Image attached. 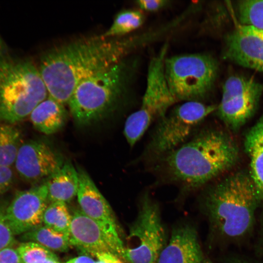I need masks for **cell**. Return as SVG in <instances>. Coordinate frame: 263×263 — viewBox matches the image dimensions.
<instances>
[{
	"label": "cell",
	"instance_id": "obj_20",
	"mask_svg": "<svg viewBox=\"0 0 263 263\" xmlns=\"http://www.w3.org/2000/svg\"><path fill=\"white\" fill-rule=\"evenodd\" d=\"M20 239L38 243L52 251L66 252L71 246L69 235L42 225L20 235Z\"/></svg>",
	"mask_w": 263,
	"mask_h": 263
},
{
	"label": "cell",
	"instance_id": "obj_13",
	"mask_svg": "<svg viewBox=\"0 0 263 263\" xmlns=\"http://www.w3.org/2000/svg\"><path fill=\"white\" fill-rule=\"evenodd\" d=\"M225 58L243 67L263 72V29L244 24L225 37Z\"/></svg>",
	"mask_w": 263,
	"mask_h": 263
},
{
	"label": "cell",
	"instance_id": "obj_8",
	"mask_svg": "<svg viewBox=\"0 0 263 263\" xmlns=\"http://www.w3.org/2000/svg\"><path fill=\"white\" fill-rule=\"evenodd\" d=\"M159 206L148 192L141 196L121 258L128 263H157L167 244Z\"/></svg>",
	"mask_w": 263,
	"mask_h": 263
},
{
	"label": "cell",
	"instance_id": "obj_26",
	"mask_svg": "<svg viewBox=\"0 0 263 263\" xmlns=\"http://www.w3.org/2000/svg\"><path fill=\"white\" fill-rule=\"evenodd\" d=\"M9 203L0 200V250L13 246L16 243L15 235L7 220L6 211Z\"/></svg>",
	"mask_w": 263,
	"mask_h": 263
},
{
	"label": "cell",
	"instance_id": "obj_33",
	"mask_svg": "<svg viewBox=\"0 0 263 263\" xmlns=\"http://www.w3.org/2000/svg\"><path fill=\"white\" fill-rule=\"evenodd\" d=\"M38 263H59L58 260H52V259H47V260H43Z\"/></svg>",
	"mask_w": 263,
	"mask_h": 263
},
{
	"label": "cell",
	"instance_id": "obj_3",
	"mask_svg": "<svg viewBox=\"0 0 263 263\" xmlns=\"http://www.w3.org/2000/svg\"><path fill=\"white\" fill-rule=\"evenodd\" d=\"M201 203L214 231L222 238L235 240L252 229L261 200L250 174L240 171L207 188Z\"/></svg>",
	"mask_w": 263,
	"mask_h": 263
},
{
	"label": "cell",
	"instance_id": "obj_10",
	"mask_svg": "<svg viewBox=\"0 0 263 263\" xmlns=\"http://www.w3.org/2000/svg\"><path fill=\"white\" fill-rule=\"evenodd\" d=\"M77 172L79 185L76 196L81 210L98 224L113 254L121 258L124 245L110 206L87 172L80 168Z\"/></svg>",
	"mask_w": 263,
	"mask_h": 263
},
{
	"label": "cell",
	"instance_id": "obj_35",
	"mask_svg": "<svg viewBox=\"0 0 263 263\" xmlns=\"http://www.w3.org/2000/svg\"><path fill=\"white\" fill-rule=\"evenodd\" d=\"M202 263H213L211 261L208 259L205 258Z\"/></svg>",
	"mask_w": 263,
	"mask_h": 263
},
{
	"label": "cell",
	"instance_id": "obj_36",
	"mask_svg": "<svg viewBox=\"0 0 263 263\" xmlns=\"http://www.w3.org/2000/svg\"><path fill=\"white\" fill-rule=\"evenodd\" d=\"M66 263H71L69 261L67 262Z\"/></svg>",
	"mask_w": 263,
	"mask_h": 263
},
{
	"label": "cell",
	"instance_id": "obj_6",
	"mask_svg": "<svg viewBox=\"0 0 263 263\" xmlns=\"http://www.w3.org/2000/svg\"><path fill=\"white\" fill-rule=\"evenodd\" d=\"M217 106L187 101L175 106L158 120L143 157L159 160L187 142Z\"/></svg>",
	"mask_w": 263,
	"mask_h": 263
},
{
	"label": "cell",
	"instance_id": "obj_22",
	"mask_svg": "<svg viewBox=\"0 0 263 263\" xmlns=\"http://www.w3.org/2000/svg\"><path fill=\"white\" fill-rule=\"evenodd\" d=\"M144 21V15L138 10L122 11L118 13L111 26L102 35L109 38H119L139 28Z\"/></svg>",
	"mask_w": 263,
	"mask_h": 263
},
{
	"label": "cell",
	"instance_id": "obj_31",
	"mask_svg": "<svg viewBox=\"0 0 263 263\" xmlns=\"http://www.w3.org/2000/svg\"><path fill=\"white\" fill-rule=\"evenodd\" d=\"M226 263H263L255 260L241 256H233L228 258Z\"/></svg>",
	"mask_w": 263,
	"mask_h": 263
},
{
	"label": "cell",
	"instance_id": "obj_1",
	"mask_svg": "<svg viewBox=\"0 0 263 263\" xmlns=\"http://www.w3.org/2000/svg\"><path fill=\"white\" fill-rule=\"evenodd\" d=\"M142 38H109L102 35L83 38L46 52L39 71L48 96L68 104L82 81L124 59Z\"/></svg>",
	"mask_w": 263,
	"mask_h": 263
},
{
	"label": "cell",
	"instance_id": "obj_2",
	"mask_svg": "<svg viewBox=\"0 0 263 263\" xmlns=\"http://www.w3.org/2000/svg\"><path fill=\"white\" fill-rule=\"evenodd\" d=\"M239 158L235 141L215 129L198 130L184 144L159 160L166 178L184 193L201 188L229 170Z\"/></svg>",
	"mask_w": 263,
	"mask_h": 263
},
{
	"label": "cell",
	"instance_id": "obj_16",
	"mask_svg": "<svg viewBox=\"0 0 263 263\" xmlns=\"http://www.w3.org/2000/svg\"><path fill=\"white\" fill-rule=\"evenodd\" d=\"M69 239L71 246L93 256L107 252L113 254L100 226L80 209L72 215Z\"/></svg>",
	"mask_w": 263,
	"mask_h": 263
},
{
	"label": "cell",
	"instance_id": "obj_4",
	"mask_svg": "<svg viewBox=\"0 0 263 263\" xmlns=\"http://www.w3.org/2000/svg\"><path fill=\"white\" fill-rule=\"evenodd\" d=\"M138 64L137 59L124 58L79 83L68 103L75 122L88 126L114 112L128 93Z\"/></svg>",
	"mask_w": 263,
	"mask_h": 263
},
{
	"label": "cell",
	"instance_id": "obj_19",
	"mask_svg": "<svg viewBox=\"0 0 263 263\" xmlns=\"http://www.w3.org/2000/svg\"><path fill=\"white\" fill-rule=\"evenodd\" d=\"M244 148L250 161V175L263 203V114L246 133Z\"/></svg>",
	"mask_w": 263,
	"mask_h": 263
},
{
	"label": "cell",
	"instance_id": "obj_25",
	"mask_svg": "<svg viewBox=\"0 0 263 263\" xmlns=\"http://www.w3.org/2000/svg\"><path fill=\"white\" fill-rule=\"evenodd\" d=\"M16 248L22 263H38L47 259L58 260L54 252L35 242H23Z\"/></svg>",
	"mask_w": 263,
	"mask_h": 263
},
{
	"label": "cell",
	"instance_id": "obj_24",
	"mask_svg": "<svg viewBox=\"0 0 263 263\" xmlns=\"http://www.w3.org/2000/svg\"><path fill=\"white\" fill-rule=\"evenodd\" d=\"M237 12L242 24L263 29V0H244L238 2Z\"/></svg>",
	"mask_w": 263,
	"mask_h": 263
},
{
	"label": "cell",
	"instance_id": "obj_12",
	"mask_svg": "<svg viewBox=\"0 0 263 263\" xmlns=\"http://www.w3.org/2000/svg\"><path fill=\"white\" fill-rule=\"evenodd\" d=\"M44 182L17 192L6 211L8 223L14 235H21L43 224L48 202Z\"/></svg>",
	"mask_w": 263,
	"mask_h": 263
},
{
	"label": "cell",
	"instance_id": "obj_29",
	"mask_svg": "<svg viewBox=\"0 0 263 263\" xmlns=\"http://www.w3.org/2000/svg\"><path fill=\"white\" fill-rule=\"evenodd\" d=\"M0 263H22L17 248L7 247L0 250Z\"/></svg>",
	"mask_w": 263,
	"mask_h": 263
},
{
	"label": "cell",
	"instance_id": "obj_9",
	"mask_svg": "<svg viewBox=\"0 0 263 263\" xmlns=\"http://www.w3.org/2000/svg\"><path fill=\"white\" fill-rule=\"evenodd\" d=\"M263 85L254 79L231 75L225 82L216 110L220 119L231 130H238L255 113Z\"/></svg>",
	"mask_w": 263,
	"mask_h": 263
},
{
	"label": "cell",
	"instance_id": "obj_5",
	"mask_svg": "<svg viewBox=\"0 0 263 263\" xmlns=\"http://www.w3.org/2000/svg\"><path fill=\"white\" fill-rule=\"evenodd\" d=\"M48 96L38 68L26 60L0 62V122L14 124Z\"/></svg>",
	"mask_w": 263,
	"mask_h": 263
},
{
	"label": "cell",
	"instance_id": "obj_15",
	"mask_svg": "<svg viewBox=\"0 0 263 263\" xmlns=\"http://www.w3.org/2000/svg\"><path fill=\"white\" fill-rule=\"evenodd\" d=\"M205 259L196 229L183 224L172 230L157 263H202Z\"/></svg>",
	"mask_w": 263,
	"mask_h": 263
},
{
	"label": "cell",
	"instance_id": "obj_17",
	"mask_svg": "<svg viewBox=\"0 0 263 263\" xmlns=\"http://www.w3.org/2000/svg\"><path fill=\"white\" fill-rule=\"evenodd\" d=\"M44 182L47 188L50 203H66L77 195L79 185L78 172L71 163L66 162Z\"/></svg>",
	"mask_w": 263,
	"mask_h": 263
},
{
	"label": "cell",
	"instance_id": "obj_23",
	"mask_svg": "<svg viewBox=\"0 0 263 263\" xmlns=\"http://www.w3.org/2000/svg\"><path fill=\"white\" fill-rule=\"evenodd\" d=\"M71 221L72 215L64 202L50 203L43 214V225L69 236Z\"/></svg>",
	"mask_w": 263,
	"mask_h": 263
},
{
	"label": "cell",
	"instance_id": "obj_11",
	"mask_svg": "<svg viewBox=\"0 0 263 263\" xmlns=\"http://www.w3.org/2000/svg\"><path fill=\"white\" fill-rule=\"evenodd\" d=\"M62 156L41 140L22 143L15 166L21 179L30 183L43 182L63 166Z\"/></svg>",
	"mask_w": 263,
	"mask_h": 263
},
{
	"label": "cell",
	"instance_id": "obj_21",
	"mask_svg": "<svg viewBox=\"0 0 263 263\" xmlns=\"http://www.w3.org/2000/svg\"><path fill=\"white\" fill-rule=\"evenodd\" d=\"M21 133L12 124L0 123V166L11 167L22 144Z\"/></svg>",
	"mask_w": 263,
	"mask_h": 263
},
{
	"label": "cell",
	"instance_id": "obj_28",
	"mask_svg": "<svg viewBox=\"0 0 263 263\" xmlns=\"http://www.w3.org/2000/svg\"><path fill=\"white\" fill-rule=\"evenodd\" d=\"M169 2L166 0H139L136 1L138 6L148 12L158 11L165 7Z\"/></svg>",
	"mask_w": 263,
	"mask_h": 263
},
{
	"label": "cell",
	"instance_id": "obj_34",
	"mask_svg": "<svg viewBox=\"0 0 263 263\" xmlns=\"http://www.w3.org/2000/svg\"><path fill=\"white\" fill-rule=\"evenodd\" d=\"M3 46L2 41L0 38V62L3 59Z\"/></svg>",
	"mask_w": 263,
	"mask_h": 263
},
{
	"label": "cell",
	"instance_id": "obj_18",
	"mask_svg": "<svg viewBox=\"0 0 263 263\" xmlns=\"http://www.w3.org/2000/svg\"><path fill=\"white\" fill-rule=\"evenodd\" d=\"M64 105L48 96L30 115L33 126L38 131L47 135L60 130L64 126L68 116Z\"/></svg>",
	"mask_w": 263,
	"mask_h": 263
},
{
	"label": "cell",
	"instance_id": "obj_32",
	"mask_svg": "<svg viewBox=\"0 0 263 263\" xmlns=\"http://www.w3.org/2000/svg\"><path fill=\"white\" fill-rule=\"evenodd\" d=\"M68 261L71 263H96L91 258L86 255L79 256Z\"/></svg>",
	"mask_w": 263,
	"mask_h": 263
},
{
	"label": "cell",
	"instance_id": "obj_30",
	"mask_svg": "<svg viewBox=\"0 0 263 263\" xmlns=\"http://www.w3.org/2000/svg\"><path fill=\"white\" fill-rule=\"evenodd\" d=\"M96 257V263H123L118 257L110 252L98 254Z\"/></svg>",
	"mask_w": 263,
	"mask_h": 263
},
{
	"label": "cell",
	"instance_id": "obj_7",
	"mask_svg": "<svg viewBox=\"0 0 263 263\" xmlns=\"http://www.w3.org/2000/svg\"><path fill=\"white\" fill-rule=\"evenodd\" d=\"M218 71L216 60L207 54L180 55L165 60L167 82L177 102H203L212 89Z\"/></svg>",
	"mask_w": 263,
	"mask_h": 263
},
{
	"label": "cell",
	"instance_id": "obj_14",
	"mask_svg": "<svg viewBox=\"0 0 263 263\" xmlns=\"http://www.w3.org/2000/svg\"><path fill=\"white\" fill-rule=\"evenodd\" d=\"M168 46L165 44L149 62L146 88L141 106L149 111L165 115L177 101L169 90L165 72Z\"/></svg>",
	"mask_w": 263,
	"mask_h": 263
},
{
	"label": "cell",
	"instance_id": "obj_37",
	"mask_svg": "<svg viewBox=\"0 0 263 263\" xmlns=\"http://www.w3.org/2000/svg\"></svg>",
	"mask_w": 263,
	"mask_h": 263
},
{
	"label": "cell",
	"instance_id": "obj_27",
	"mask_svg": "<svg viewBox=\"0 0 263 263\" xmlns=\"http://www.w3.org/2000/svg\"><path fill=\"white\" fill-rule=\"evenodd\" d=\"M14 173L11 167L0 166V195L5 193L12 187Z\"/></svg>",
	"mask_w": 263,
	"mask_h": 263
}]
</instances>
